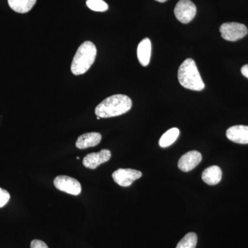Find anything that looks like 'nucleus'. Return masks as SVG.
<instances>
[{"label": "nucleus", "mask_w": 248, "mask_h": 248, "mask_svg": "<svg viewBox=\"0 0 248 248\" xmlns=\"http://www.w3.org/2000/svg\"><path fill=\"white\" fill-rule=\"evenodd\" d=\"M11 196L7 190L0 187V208L4 207L9 202Z\"/></svg>", "instance_id": "a211bd4d"}, {"label": "nucleus", "mask_w": 248, "mask_h": 248, "mask_svg": "<svg viewBox=\"0 0 248 248\" xmlns=\"http://www.w3.org/2000/svg\"><path fill=\"white\" fill-rule=\"evenodd\" d=\"M54 186L58 190L72 195H79L81 192L80 183L74 178L68 176H58L54 180Z\"/></svg>", "instance_id": "423d86ee"}, {"label": "nucleus", "mask_w": 248, "mask_h": 248, "mask_svg": "<svg viewBox=\"0 0 248 248\" xmlns=\"http://www.w3.org/2000/svg\"><path fill=\"white\" fill-rule=\"evenodd\" d=\"M77 159H80L79 156H78V157H77Z\"/></svg>", "instance_id": "5701e85b"}, {"label": "nucleus", "mask_w": 248, "mask_h": 248, "mask_svg": "<svg viewBox=\"0 0 248 248\" xmlns=\"http://www.w3.org/2000/svg\"><path fill=\"white\" fill-rule=\"evenodd\" d=\"M111 158V152L108 149H102L99 153L88 154L83 159V165L89 169H96L101 164L107 162Z\"/></svg>", "instance_id": "6e6552de"}, {"label": "nucleus", "mask_w": 248, "mask_h": 248, "mask_svg": "<svg viewBox=\"0 0 248 248\" xmlns=\"http://www.w3.org/2000/svg\"><path fill=\"white\" fill-rule=\"evenodd\" d=\"M179 135V130L177 128L170 129L162 135L159 140V146L161 148H167L172 145L177 140Z\"/></svg>", "instance_id": "2eb2a0df"}, {"label": "nucleus", "mask_w": 248, "mask_h": 248, "mask_svg": "<svg viewBox=\"0 0 248 248\" xmlns=\"http://www.w3.org/2000/svg\"><path fill=\"white\" fill-rule=\"evenodd\" d=\"M155 1H159V2H165V1H168V0H155Z\"/></svg>", "instance_id": "412c9836"}, {"label": "nucleus", "mask_w": 248, "mask_h": 248, "mask_svg": "<svg viewBox=\"0 0 248 248\" xmlns=\"http://www.w3.org/2000/svg\"><path fill=\"white\" fill-rule=\"evenodd\" d=\"M97 56V48L93 42L86 41L80 45L72 62L71 70L75 76H81L89 71Z\"/></svg>", "instance_id": "f03ea898"}, {"label": "nucleus", "mask_w": 248, "mask_h": 248, "mask_svg": "<svg viewBox=\"0 0 248 248\" xmlns=\"http://www.w3.org/2000/svg\"><path fill=\"white\" fill-rule=\"evenodd\" d=\"M31 248H48V247L44 241L35 239L31 241Z\"/></svg>", "instance_id": "6ab92c4d"}, {"label": "nucleus", "mask_w": 248, "mask_h": 248, "mask_svg": "<svg viewBox=\"0 0 248 248\" xmlns=\"http://www.w3.org/2000/svg\"><path fill=\"white\" fill-rule=\"evenodd\" d=\"M197 244V235L194 232L187 233L179 243L176 248H195Z\"/></svg>", "instance_id": "dca6fc26"}, {"label": "nucleus", "mask_w": 248, "mask_h": 248, "mask_svg": "<svg viewBox=\"0 0 248 248\" xmlns=\"http://www.w3.org/2000/svg\"><path fill=\"white\" fill-rule=\"evenodd\" d=\"M178 79L183 87L195 91H201L205 88V84L195 60L186 59L179 67Z\"/></svg>", "instance_id": "7ed1b4c3"}, {"label": "nucleus", "mask_w": 248, "mask_h": 248, "mask_svg": "<svg viewBox=\"0 0 248 248\" xmlns=\"http://www.w3.org/2000/svg\"><path fill=\"white\" fill-rule=\"evenodd\" d=\"M86 5L90 9L97 12H104L108 9V6L103 0H87Z\"/></svg>", "instance_id": "f3484780"}, {"label": "nucleus", "mask_w": 248, "mask_h": 248, "mask_svg": "<svg viewBox=\"0 0 248 248\" xmlns=\"http://www.w3.org/2000/svg\"><path fill=\"white\" fill-rule=\"evenodd\" d=\"M202 177L203 182L208 185H217L222 179L221 169L217 166H210L203 171Z\"/></svg>", "instance_id": "ddd939ff"}, {"label": "nucleus", "mask_w": 248, "mask_h": 248, "mask_svg": "<svg viewBox=\"0 0 248 248\" xmlns=\"http://www.w3.org/2000/svg\"><path fill=\"white\" fill-rule=\"evenodd\" d=\"M174 13L179 22L187 24L195 18L197 7L190 0H179L174 8Z\"/></svg>", "instance_id": "39448f33"}, {"label": "nucleus", "mask_w": 248, "mask_h": 248, "mask_svg": "<svg viewBox=\"0 0 248 248\" xmlns=\"http://www.w3.org/2000/svg\"><path fill=\"white\" fill-rule=\"evenodd\" d=\"M112 177L116 184L122 187H128L142 177V173L136 170L120 169L112 173Z\"/></svg>", "instance_id": "0eeeda50"}, {"label": "nucleus", "mask_w": 248, "mask_h": 248, "mask_svg": "<svg viewBox=\"0 0 248 248\" xmlns=\"http://www.w3.org/2000/svg\"><path fill=\"white\" fill-rule=\"evenodd\" d=\"M226 136L228 140L234 143L248 144V126L243 125L232 126L227 130Z\"/></svg>", "instance_id": "9d476101"}, {"label": "nucleus", "mask_w": 248, "mask_h": 248, "mask_svg": "<svg viewBox=\"0 0 248 248\" xmlns=\"http://www.w3.org/2000/svg\"><path fill=\"white\" fill-rule=\"evenodd\" d=\"M102 140V135L99 133L83 134L77 140L76 146L78 149L82 150L97 146Z\"/></svg>", "instance_id": "9b49d317"}, {"label": "nucleus", "mask_w": 248, "mask_h": 248, "mask_svg": "<svg viewBox=\"0 0 248 248\" xmlns=\"http://www.w3.org/2000/svg\"><path fill=\"white\" fill-rule=\"evenodd\" d=\"M97 120H100L101 118H100V117H97Z\"/></svg>", "instance_id": "4be33fe9"}, {"label": "nucleus", "mask_w": 248, "mask_h": 248, "mask_svg": "<svg viewBox=\"0 0 248 248\" xmlns=\"http://www.w3.org/2000/svg\"><path fill=\"white\" fill-rule=\"evenodd\" d=\"M202 160L200 152L192 151L183 155L178 162V167L183 172H189L197 167Z\"/></svg>", "instance_id": "1a4fd4ad"}, {"label": "nucleus", "mask_w": 248, "mask_h": 248, "mask_svg": "<svg viewBox=\"0 0 248 248\" xmlns=\"http://www.w3.org/2000/svg\"><path fill=\"white\" fill-rule=\"evenodd\" d=\"M132 107L133 102L128 96L122 94H115L98 104L94 112L100 118H110L126 113Z\"/></svg>", "instance_id": "f257e3e1"}, {"label": "nucleus", "mask_w": 248, "mask_h": 248, "mask_svg": "<svg viewBox=\"0 0 248 248\" xmlns=\"http://www.w3.org/2000/svg\"><path fill=\"white\" fill-rule=\"evenodd\" d=\"M241 71L243 76L246 77V78L248 79V64L244 65V66L241 68Z\"/></svg>", "instance_id": "aec40b11"}, {"label": "nucleus", "mask_w": 248, "mask_h": 248, "mask_svg": "<svg viewBox=\"0 0 248 248\" xmlns=\"http://www.w3.org/2000/svg\"><path fill=\"white\" fill-rule=\"evenodd\" d=\"M152 45L149 38H145L139 44L138 58L141 66H147L150 63L151 56Z\"/></svg>", "instance_id": "f8f14e48"}, {"label": "nucleus", "mask_w": 248, "mask_h": 248, "mask_svg": "<svg viewBox=\"0 0 248 248\" xmlns=\"http://www.w3.org/2000/svg\"><path fill=\"white\" fill-rule=\"evenodd\" d=\"M219 31L222 37L230 42H236L244 38L248 32L244 24L237 22L224 23L220 27Z\"/></svg>", "instance_id": "20e7f679"}, {"label": "nucleus", "mask_w": 248, "mask_h": 248, "mask_svg": "<svg viewBox=\"0 0 248 248\" xmlns=\"http://www.w3.org/2000/svg\"><path fill=\"white\" fill-rule=\"evenodd\" d=\"M37 0H8L11 9L19 14H27L35 4Z\"/></svg>", "instance_id": "4468645a"}]
</instances>
